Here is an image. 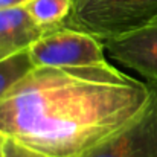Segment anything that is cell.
Listing matches in <instances>:
<instances>
[{"mask_svg":"<svg viewBox=\"0 0 157 157\" xmlns=\"http://www.w3.org/2000/svg\"><path fill=\"white\" fill-rule=\"evenodd\" d=\"M153 86L110 63L34 67L0 98V131L53 157H79L144 113Z\"/></svg>","mask_w":157,"mask_h":157,"instance_id":"6da1fadb","label":"cell"},{"mask_svg":"<svg viewBox=\"0 0 157 157\" xmlns=\"http://www.w3.org/2000/svg\"><path fill=\"white\" fill-rule=\"evenodd\" d=\"M157 15V0H72L64 26L105 40L128 32Z\"/></svg>","mask_w":157,"mask_h":157,"instance_id":"7a4b0ae2","label":"cell"},{"mask_svg":"<svg viewBox=\"0 0 157 157\" xmlns=\"http://www.w3.org/2000/svg\"><path fill=\"white\" fill-rule=\"evenodd\" d=\"M102 41L67 26L44 32L28 51L34 67H89L107 64Z\"/></svg>","mask_w":157,"mask_h":157,"instance_id":"3957f363","label":"cell"},{"mask_svg":"<svg viewBox=\"0 0 157 157\" xmlns=\"http://www.w3.org/2000/svg\"><path fill=\"white\" fill-rule=\"evenodd\" d=\"M142 114L79 157H157V86Z\"/></svg>","mask_w":157,"mask_h":157,"instance_id":"277c9868","label":"cell"},{"mask_svg":"<svg viewBox=\"0 0 157 157\" xmlns=\"http://www.w3.org/2000/svg\"><path fill=\"white\" fill-rule=\"evenodd\" d=\"M101 41L111 58L157 86V15L128 32Z\"/></svg>","mask_w":157,"mask_h":157,"instance_id":"5b68a950","label":"cell"},{"mask_svg":"<svg viewBox=\"0 0 157 157\" xmlns=\"http://www.w3.org/2000/svg\"><path fill=\"white\" fill-rule=\"evenodd\" d=\"M44 32L25 6L0 9V61L28 52Z\"/></svg>","mask_w":157,"mask_h":157,"instance_id":"8992f818","label":"cell"},{"mask_svg":"<svg viewBox=\"0 0 157 157\" xmlns=\"http://www.w3.org/2000/svg\"><path fill=\"white\" fill-rule=\"evenodd\" d=\"M23 6L46 31L63 28L72 12V0H28Z\"/></svg>","mask_w":157,"mask_h":157,"instance_id":"52a82bcc","label":"cell"},{"mask_svg":"<svg viewBox=\"0 0 157 157\" xmlns=\"http://www.w3.org/2000/svg\"><path fill=\"white\" fill-rule=\"evenodd\" d=\"M31 69H34V64L28 52L12 56L6 61H0V98Z\"/></svg>","mask_w":157,"mask_h":157,"instance_id":"ba28073f","label":"cell"},{"mask_svg":"<svg viewBox=\"0 0 157 157\" xmlns=\"http://www.w3.org/2000/svg\"><path fill=\"white\" fill-rule=\"evenodd\" d=\"M5 157H53L51 154H46L43 151L34 150L21 142H18L14 137H6L5 144Z\"/></svg>","mask_w":157,"mask_h":157,"instance_id":"9c48e42d","label":"cell"},{"mask_svg":"<svg viewBox=\"0 0 157 157\" xmlns=\"http://www.w3.org/2000/svg\"><path fill=\"white\" fill-rule=\"evenodd\" d=\"M28 0H0V9H8V8H15V6H23Z\"/></svg>","mask_w":157,"mask_h":157,"instance_id":"30bf717a","label":"cell"},{"mask_svg":"<svg viewBox=\"0 0 157 157\" xmlns=\"http://www.w3.org/2000/svg\"><path fill=\"white\" fill-rule=\"evenodd\" d=\"M6 134L0 131V157H5V144H6Z\"/></svg>","mask_w":157,"mask_h":157,"instance_id":"8fae6325","label":"cell"}]
</instances>
